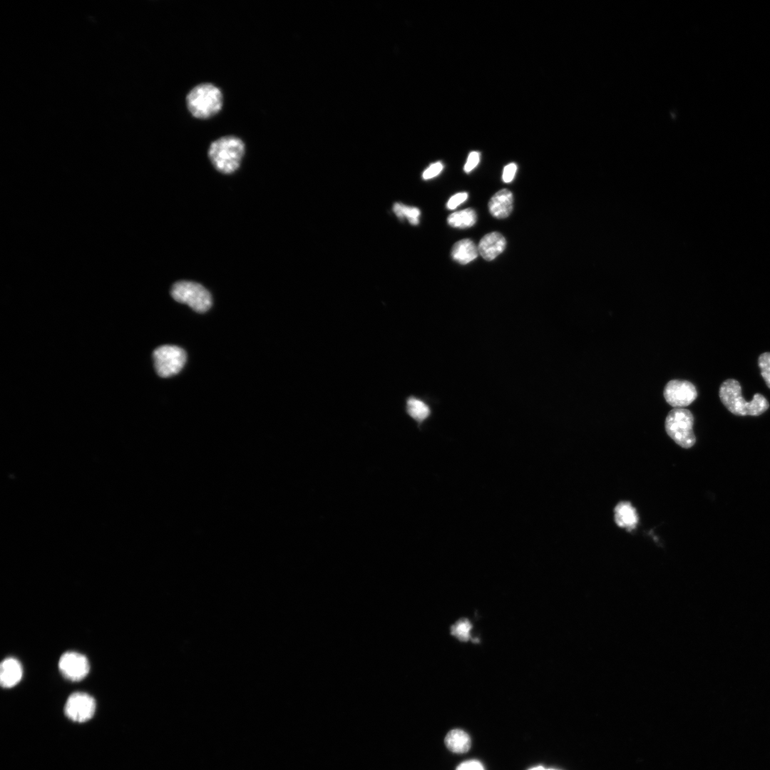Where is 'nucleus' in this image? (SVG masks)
Returning <instances> with one entry per match:
<instances>
[{
  "label": "nucleus",
  "instance_id": "obj_1",
  "mask_svg": "<svg viewBox=\"0 0 770 770\" xmlns=\"http://www.w3.org/2000/svg\"><path fill=\"white\" fill-rule=\"evenodd\" d=\"M719 395L724 406L737 416H759L769 407L766 399L759 393L750 401H746L742 396L740 384L733 379H727L722 384Z\"/></svg>",
  "mask_w": 770,
  "mask_h": 770
},
{
  "label": "nucleus",
  "instance_id": "obj_2",
  "mask_svg": "<svg viewBox=\"0 0 770 770\" xmlns=\"http://www.w3.org/2000/svg\"><path fill=\"white\" fill-rule=\"evenodd\" d=\"M245 150V143L240 138L225 135L210 143L207 154L217 171L231 174L240 167Z\"/></svg>",
  "mask_w": 770,
  "mask_h": 770
},
{
  "label": "nucleus",
  "instance_id": "obj_3",
  "mask_svg": "<svg viewBox=\"0 0 770 770\" xmlns=\"http://www.w3.org/2000/svg\"><path fill=\"white\" fill-rule=\"evenodd\" d=\"M221 90L211 83H202L194 86L186 96V105L190 113L197 119H209L217 114L222 107Z\"/></svg>",
  "mask_w": 770,
  "mask_h": 770
},
{
  "label": "nucleus",
  "instance_id": "obj_4",
  "mask_svg": "<svg viewBox=\"0 0 770 770\" xmlns=\"http://www.w3.org/2000/svg\"><path fill=\"white\" fill-rule=\"evenodd\" d=\"M693 424L692 414L683 408L671 410L666 417L664 423L668 436L684 448L692 447L696 442Z\"/></svg>",
  "mask_w": 770,
  "mask_h": 770
},
{
  "label": "nucleus",
  "instance_id": "obj_5",
  "mask_svg": "<svg viewBox=\"0 0 770 770\" xmlns=\"http://www.w3.org/2000/svg\"><path fill=\"white\" fill-rule=\"evenodd\" d=\"M170 294L175 301L188 304L197 312H205L212 306V297L209 291L195 282H176L171 287Z\"/></svg>",
  "mask_w": 770,
  "mask_h": 770
},
{
  "label": "nucleus",
  "instance_id": "obj_6",
  "mask_svg": "<svg viewBox=\"0 0 770 770\" xmlns=\"http://www.w3.org/2000/svg\"><path fill=\"white\" fill-rule=\"evenodd\" d=\"M186 359L185 351L177 346L163 345L153 351L155 371L163 378L178 374L184 366Z\"/></svg>",
  "mask_w": 770,
  "mask_h": 770
},
{
  "label": "nucleus",
  "instance_id": "obj_7",
  "mask_svg": "<svg viewBox=\"0 0 770 770\" xmlns=\"http://www.w3.org/2000/svg\"><path fill=\"white\" fill-rule=\"evenodd\" d=\"M664 397L674 409L683 408L692 404L697 396L693 384L685 380H671L665 385Z\"/></svg>",
  "mask_w": 770,
  "mask_h": 770
},
{
  "label": "nucleus",
  "instance_id": "obj_8",
  "mask_svg": "<svg viewBox=\"0 0 770 770\" xmlns=\"http://www.w3.org/2000/svg\"><path fill=\"white\" fill-rule=\"evenodd\" d=\"M96 706V701L91 695L84 692H75L68 698L64 711L71 720L84 722L93 716Z\"/></svg>",
  "mask_w": 770,
  "mask_h": 770
},
{
  "label": "nucleus",
  "instance_id": "obj_9",
  "mask_svg": "<svg viewBox=\"0 0 770 770\" xmlns=\"http://www.w3.org/2000/svg\"><path fill=\"white\" fill-rule=\"evenodd\" d=\"M58 668L65 678L76 682L88 674L90 665L84 655L76 652H66L60 657Z\"/></svg>",
  "mask_w": 770,
  "mask_h": 770
},
{
  "label": "nucleus",
  "instance_id": "obj_10",
  "mask_svg": "<svg viewBox=\"0 0 770 770\" xmlns=\"http://www.w3.org/2000/svg\"><path fill=\"white\" fill-rule=\"evenodd\" d=\"M506 241L503 235L493 232L484 235L478 246V252L487 261H491L503 252Z\"/></svg>",
  "mask_w": 770,
  "mask_h": 770
},
{
  "label": "nucleus",
  "instance_id": "obj_11",
  "mask_svg": "<svg viewBox=\"0 0 770 770\" xmlns=\"http://www.w3.org/2000/svg\"><path fill=\"white\" fill-rule=\"evenodd\" d=\"M513 205L512 192L502 189L495 193L488 202L490 213L496 218L503 219L510 215Z\"/></svg>",
  "mask_w": 770,
  "mask_h": 770
},
{
  "label": "nucleus",
  "instance_id": "obj_12",
  "mask_svg": "<svg viewBox=\"0 0 770 770\" xmlns=\"http://www.w3.org/2000/svg\"><path fill=\"white\" fill-rule=\"evenodd\" d=\"M22 675V666L16 659L8 657L1 662L0 666V682L1 687L4 688L13 687L21 681Z\"/></svg>",
  "mask_w": 770,
  "mask_h": 770
},
{
  "label": "nucleus",
  "instance_id": "obj_13",
  "mask_svg": "<svg viewBox=\"0 0 770 770\" xmlns=\"http://www.w3.org/2000/svg\"><path fill=\"white\" fill-rule=\"evenodd\" d=\"M478 253V247L471 240L463 239L453 245L451 255L456 262L466 265L475 260Z\"/></svg>",
  "mask_w": 770,
  "mask_h": 770
},
{
  "label": "nucleus",
  "instance_id": "obj_14",
  "mask_svg": "<svg viewBox=\"0 0 770 770\" xmlns=\"http://www.w3.org/2000/svg\"><path fill=\"white\" fill-rule=\"evenodd\" d=\"M615 520L618 526L630 530L637 525L638 515L630 502L622 501L619 503L615 508Z\"/></svg>",
  "mask_w": 770,
  "mask_h": 770
},
{
  "label": "nucleus",
  "instance_id": "obj_15",
  "mask_svg": "<svg viewBox=\"0 0 770 770\" xmlns=\"http://www.w3.org/2000/svg\"><path fill=\"white\" fill-rule=\"evenodd\" d=\"M446 747L452 752L463 754L468 751L471 746L470 736L465 731L454 729L449 731L444 739Z\"/></svg>",
  "mask_w": 770,
  "mask_h": 770
},
{
  "label": "nucleus",
  "instance_id": "obj_16",
  "mask_svg": "<svg viewBox=\"0 0 770 770\" xmlns=\"http://www.w3.org/2000/svg\"><path fill=\"white\" fill-rule=\"evenodd\" d=\"M476 219L475 210L467 208L451 214L447 218V222L453 227L467 228L472 227L476 223Z\"/></svg>",
  "mask_w": 770,
  "mask_h": 770
},
{
  "label": "nucleus",
  "instance_id": "obj_17",
  "mask_svg": "<svg viewBox=\"0 0 770 770\" xmlns=\"http://www.w3.org/2000/svg\"><path fill=\"white\" fill-rule=\"evenodd\" d=\"M406 411L409 415L419 423L425 421L430 415L429 406L422 400L410 397L406 401Z\"/></svg>",
  "mask_w": 770,
  "mask_h": 770
},
{
  "label": "nucleus",
  "instance_id": "obj_18",
  "mask_svg": "<svg viewBox=\"0 0 770 770\" xmlns=\"http://www.w3.org/2000/svg\"><path fill=\"white\" fill-rule=\"evenodd\" d=\"M472 624L467 618H461L451 626V634L461 642L473 641L471 630Z\"/></svg>",
  "mask_w": 770,
  "mask_h": 770
},
{
  "label": "nucleus",
  "instance_id": "obj_19",
  "mask_svg": "<svg viewBox=\"0 0 770 770\" xmlns=\"http://www.w3.org/2000/svg\"><path fill=\"white\" fill-rule=\"evenodd\" d=\"M394 211L400 219L406 217L411 225L419 224L420 210L414 207H409L401 203H395L393 207Z\"/></svg>",
  "mask_w": 770,
  "mask_h": 770
},
{
  "label": "nucleus",
  "instance_id": "obj_20",
  "mask_svg": "<svg viewBox=\"0 0 770 770\" xmlns=\"http://www.w3.org/2000/svg\"><path fill=\"white\" fill-rule=\"evenodd\" d=\"M761 374L766 386L770 389V352L762 353L758 359Z\"/></svg>",
  "mask_w": 770,
  "mask_h": 770
},
{
  "label": "nucleus",
  "instance_id": "obj_21",
  "mask_svg": "<svg viewBox=\"0 0 770 770\" xmlns=\"http://www.w3.org/2000/svg\"><path fill=\"white\" fill-rule=\"evenodd\" d=\"M456 770H485L482 763L476 759H469L461 762Z\"/></svg>",
  "mask_w": 770,
  "mask_h": 770
},
{
  "label": "nucleus",
  "instance_id": "obj_22",
  "mask_svg": "<svg viewBox=\"0 0 770 770\" xmlns=\"http://www.w3.org/2000/svg\"><path fill=\"white\" fill-rule=\"evenodd\" d=\"M443 168V164L441 162L434 163L424 170L422 177L425 180L433 178L442 171Z\"/></svg>",
  "mask_w": 770,
  "mask_h": 770
},
{
  "label": "nucleus",
  "instance_id": "obj_23",
  "mask_svg": "<svg viewBox=\"0 0 770 770\" xmlns=\"http://www.w3.org/2000/svg\"><path fill=\"white\" fill-rule=\"evenodd\" d=\"M467 198V192L456 193L450 197L447 202L446 207L449 210H453L456 208L459 205L465 202Z\"/></svg>",
  "mask_w": 770,
  "mask_h": 770
},
{
  "label": "nucleus",
  "instance_id": "obj_24",
  "mask_svg": "<svg viewBox=\"0 0 770 770\" xmlns=\"http://www.w3.org/2000/svg\"><path fill=\"white\" fill-rule=\"evenodd\" d=\"M479 160H480V154H479V153L476 152V151L471 152L469 154V155H468V157L467 158L466 163V164L464 165V171L466 173H470L478 164Z\"/></svg>",
  "mask_w": 770,
  "mask_h": 770
},
{
  "label": "nucleus",
  "instance_id": "obj_25",
  "mask_svg": "<svg viewBox=\"0 0 770 770\" xmlns=\"http://www.w3.org/2000/svg\"><path fill=\"white\" fill-rule=\"evenodd\" d=\"M517 170V166L515 163H512L505 166L503 172L502 178L504 183L511 182L515 175Z\"/></svg>",
  "mask_w": 770,
  "mask_h": 770
},
{
  "label": "nucleus",
  "instance_id": "obj_26",
  "mask_svg": "<svg viewBox=\"0 0 770 770\" xmlns=\"http://www.w3.org/2000/svg\"><path fill=\"white\" fill-rule=\"evenodd\" d=\"M528 770H558V769H552V768H545V767H544L543 766L538 765V766H533V767L530 768Z\"/></svg>",
  "mask_w": 770,
  "mask_h": 770
}]
</instances>
